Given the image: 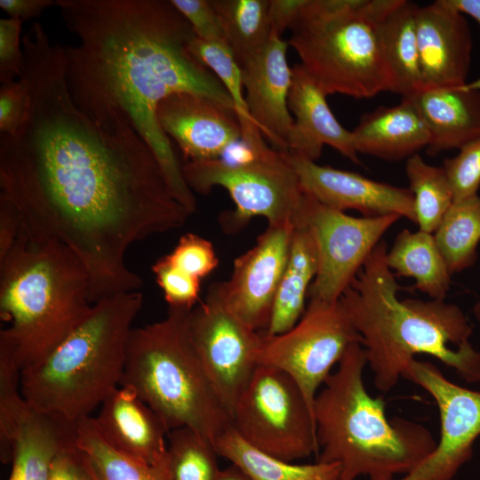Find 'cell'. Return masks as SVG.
<instances>
[{
  "label": "cell",
  "mask_w": 480,
  "mask_h": 480,
  "mask_svg": "<svg viewBox=\"0 0 480 480\" xmlns=\"http://www.w3.org/2000/svg\"><path fill=\"white\" fill-rule=\"evenodd\" d=\"M474 314L477 320L480 322V301H478L474 307Z\"/></svg>",
  "instance_id": "obj_48"
},
{
  "label": "cell",
  "mask_w": 480,
  "mask_h": 480,
  "mask_svg": "<svg viewBox=\"0 0 480 480\" xmlns=\"http://www.w3.org/2000/svg\"><path fill=\"white\" fill-rule=\"evenodd\" d=\"M386 262L395 276L412 277L414 287L432 300L445 299L452 274L434 234L404 228L387 252Z\"/></svg>",
  "instance_id": "obj_27"
},
{
  "label": "cell",
  "mask_w": 480,
  "mask_h": 480,
  "mask_svg": "<svg viewBox=\"0 0 480 480\" xmlns=\"http://www.w3.org/2000/svg\"><path fill=\"white\" fill-rule=\"evenodd\" d=\"M76 423L30 405L16 431L8 480H49L56 457L76 443Z\"/></svg>",
  "instance_id": "obj_24"
},
{
  "label": "cell",
  "mask_w": 480,
  "mask_h": 480,
  "mask_svg": "<svg viewBox=\"0 0 480 480\" xmlns=\"http://www.w3.org/2000/svg\"><path fill=\"white\" fill-rule=\"evenodd\" d=\"M157 121L188 161L220 158L238 140L242 128L235 111L207 96L178 92L158 106Z\"/></svg>",
  "instance_id": "obj_17"
},
{
  "label": "cell",
  "mask_w": 480,
  "mask_h": 480,
  "mask_svg": "<svg viewBox=\"0 0 480 480\" xmlns=\"http://www.w3.org/2000/svg\"><path fill=\"white\" fill-rule=\"evenodd\" d=\"M401 217H353L306 194L302 224L316 244L318 268L308 297L336 302L350 285L386 231Z\"/></svg>",
  "instance_id": "obj_12"
},
{
  "label": "cell",
  "mask_w": 480,
  "mask_h": 480,
  "mask_svg": "<svg viewBox=\"0 0 480 480\" xmlns=\"http://www.w3.org/2000/svg\"><path fill=\"white\" fill-rule=\"evenodd\" d=\"M188 50L218 77L231 97L242 128V141L244 146L251 148L263 141L262 133L247 108L241 68L228 44L225 42L204 41L195 36Z\"/></svg>",
  "instance_id": "obj_32"
},
{
  "label": "cell",
  "mask_w": 480,
  "mask_h": 480,
  "mask_svg": "<svg viewBox=\"0 0 480 480\" xmlns=\"http://www.w3.org/2000/svg\"><path fill=\"white\" fill-rule=\"evenodd\" d=\"M139 291L105 298L44 361L21 371L20 390L34 409L76 424L120 386Z\"/></svg>",
  "instance_id": "obj_6"
},
{
  "label": "cell",
  "mask_w": 480,
  "mask_h": 480,
  "mask_svg": "<svg viewBox=\"0 0 480 480\" xmlns=\"http://www.w3.org/2000/svg\"><path fill=\"white\" fill-rule=\"evenodd\" d=\"M416 30L425 89L466 84L473 46L466 16L437 0L418 6Z\"/></svg>",
  "instance_id": "obj_19"
},
{
  "label": "cell",
  "mask_w": 480,
  "mask_h": 480,
  "mask_svg": "<svg viewBox=\"0 0 480 480\" xmlns=\"http://www.w3.org/2000/svg\"><path fill=\"white\" fill-rule=\"evenodd\" d=\"M28 89L23 79L1 84L0 134L14 135L20 128L28 109Z\"/></svg>",
  "instance_id": "obj_41"
},
{
  "label": "cell",
  "mask_w": 480,
  "mask_h": 480,
  "mask_svg": "<svg viewBox=\"0 0 480 480\" xmlns=\"http://www.w3.org/2000/svg\"><path fill=\"white\" fill-rule=\"evenodd\" d=\"M447 4L463 15L473 18L480 27V0H446ZM467 85L480 92V76Z\"/></svg>",
  "instance_id": "obj_46"
},
{
  "label": "cell",
  "mask_w": 480,
  "mask_h": 480,
  "mask_svg": "<svg viewBox=\"0 0 480 480\" xmlns=\"http://www.w3.org/2000/svg\"><path fill=\"white\" fill-rule=\"evenodd\" d=\"M49 480H95L82 461L76 445L63 450L56 457Z\"/></svg>",
  "instance_id": "obj_42"
},
{
  "label": "cell",
  "mask_w": 480,
  "mask_h": 480,
  "mask_svg": "<svg viewBox=\"0 0 480 480\" xmlns=\"http://www.w3.org/2000/svg\"><path fill=\"white\" fill-rule=\"evenodd\" d=\"M294 228L268 224L254 246L235 260L229 279L212 285L226 307L256 332L268 326Z\"/></svg>",
  "instance_id": "obj_15"
},
{
  "label": "cell",
  "mask_w": 480,
  "mask_h": 480,
  "mask_svg": "<svg viewBox=\"0 0 480 480\" xmlns=\"http://www.w3.org/2000/svg\"><path fill=\"white\" fill-rule=\"evenodd\" d=\"M76 445L95 480H172L168 454L156 465L131 459L105 441L92 416L76 423Z\"/></svg>",
  "instance_id": "obj_28"
},
{
  "label": "cell",
  "mask_w": 480,
  "mask_h": 480,
  "mask_svg": "<svg viewBox=\"0 0 480 480\" xmlns=\"http://www.w3.org/2000/svg\"><path fill=\"white\" fill-rule=\"evenodd\" d=\"M239 161L223 158L188 161L182 165L188 186L200 194L225 188L235 203L233 226L261 216L269 225L302 224L306 193L284 152L267 144L248 150Z\"/></svg>",
  "instance_id": "obj_9"
},
{
  "label": "cell",
  "mask_w": 480,
  "mask_h": 480,
  "mask_svg": "<svg viewBox=\"0 0 480 480\" xmlns=\"http://www.w3.org/2000/svg\"><path fill=\"white\" fill-rule=\"evenodd\" d=\"M89 273L66 245L20 234L0 260V345L20 371L44 361L91 313Z\"/></svg>",
  "instance_id": "obj_5"
},
{
  "label": "cell",
  "mask_w": 480,
  "mask_h": 480,
  "mask_svg": "<svg viewBox=\"0 0 480 480\" xmlns=\"http://www.w3.org/2000/svg\"><path fill=\"white\" fill-rule=\"evenodd\" d=\"M167 454L172 480H216L220 468L215 446L190 428L169 431Z\"/></svg>",
  "instance_id": "obj_34"
},
{
  "label": "cell",
  "mask_w": 480,
  "mask_h": 480,
  "mask_svg": "<svg viewBox=\"0 0 480 480\" xmlns=\"http://www.w3.org/2000/svg\"><path fill=\"white\" fill-rule=\"evenodd\" d=\"M21 371L9 350L0 346V458L11 462L16 431L29 404L20 390Z\"/></svg>",
  "instance_id": "obj_35"
},
{
  "label": "cell",
  "mask_w": 480,
  "mask_h": 480,
  "mask_svg": "<svg viewBox=\"0 0 480 480\" xmlns=\"http://www.w3.org/2000/svg\"><path fill=\"white\" fill-rule=\"evenodd\" d=\"M406 98L413 102L428 126V155L460 149L480 139V92L467 84L428 88Z\"/></svg>",
  "instance_id": "obj_22"
},
{
  "label": "cell",
  "mask_w": 480,
  "mask_h": 480,
  "mask_svg": "<svg viewBox=\"0 0 480 480\" xmlns=\"http://www.w3.org/2000/svg\"><path fill=\"white\" fill-rule=\"evenodd\" d=\"M361 343L340 300L310 299L297 324L276 335L262 333L258 364L278 368L300 388L312 412L319 387L332 373L348 347Z\"/></svg>",
  "instance_id": "obj_11"
},
{
  "label": "cell",
  "mask_w": 480,
  "mask_h": 480,
  "mask_svg": "<svg viewBox=\"0 0 480 480\" xmlns=\"http://www.w3.org/2000/svg\"><path fill=\"white\" fill-rule=\"evenodd\" d=\"M171 1L188 21L197 38L204 41L225 42L220 19L211 0Z\"/></svg>",
  "instance_id": "obj_40"
},
{
  "label": "cell",
  "mask_w": 480,
  "mask_h": 480,
  "mask_svg": "<svg viewBox=\"0 0 480 480\" xmlns=\"http://www.w3.org/2000/svg\"><path fill=\"white\" fill-rule=\"evenodd\" d=\"M357 154L399 161L418 154L429 144L428 126L413 102L406 97L393 107H379L364 114L351 131Z\"/></svg>",
  "instance_id": "obj_23"
},
{
  "label": "cell",
  "mask_w": 480,
  "mask_h": 480,
  "mask_svg": "<svg viewBox=\"0 0 480 480\" xmlns=\"http://www.w3.org/2000/svg\"><path fill=\"white\" fill-rule=\"evenodd\" d=\"M317 268V249L309 228L305 224L295 227L270 321L263 333L280 334L297 324L306 310V298Z\"/></svg>",
  "instance_id": "obj_25"
},
{
  "label": "cell",
  "mask_w": 480,
  "mask_h": 480,
  "mask_svg": "<svg viewBox=\"0 0 480 480\" xmlns=\"http://www.w3.org/2000/svg\"><path fill=\"white\" fill-rule=\"evenodd\" d=\"M22 47L28 109L14 135L0 134V198L16 210L22 232L59 242L81 260L93 304L139 291L129 248L182 227L191 213L136 132L106 131L77 108L62 46L40 22Z\"/></svg>",
  "instance_id": "obj_1"
},
{
  "label": "cell",
  "mask_w": 480,
  "mask_h": 480,
  "mask_svg": "<svg viewBox=\"0 0 480 480\" xmlns=\"http://www.w3.org/2000/svg\"><path fill=\"white\" fill-rule=\"evenodd\" d=\"M191 310L168 308L160 321L132 328L120 386L132 388L169 431L190 428L215 446L232 416L194 343Z\"/></svg>",
  "instance_id": "obj_7"
},
{
  "label": "cell",
  "mask_w": 480,
  "mask_h": 480,
  "mask_svg": "<svg viewBox=\"0 0 480 480\" xmlns=\"http://www.w3.org/2000/svg\"><path fill=\"white\" fill-rule=\"evenodd\" d=\"M211 4L239 66L267 44L272 35L269 0H211Z\"/></svg>",
  "instance_id": "obj_30"
},
{
  "label": "cell",
  "mask_w": 480,
  "mask_h": 480,
  "mask_svg": "<svg viewBox=\"0 0 480 480\" xmlns=\"http://www.w3.org/2000/svg\"><path fill=\"white\" fill-rule=\"evenodd\" d=\"M307 0H269L268 17L271 33L282 36L292 28Z\"/></svg>",
  "instance_id": "obj_43"
},
{
  "label": "cell",
  "mask_w": 480,
  "mask_h": 480,
  "mask_svg": "<svg viewBox=\"0 0 480 480\" xmlns=\"http://www.w3.org/2000/svg\"><path fill=\"white\" fill-rule=\"evenodd\" d=\"M94 420L105 441L127 457L148 465L167 458L169 430L132 388H116L100 405Z\"/></svg>",
  "instance_id": "obj_20"
},
{
  "label": "cell",
  "mask_w": 480,
  "mask_h": 480,
  "mask_svg": "<svg viewBox=\"0 0 480 480\" xmlns=\"http://www.w3.org/2000/svg\"><path fill=\"white\" fill-rule=\"evenodd\" d=\"M366 352L351 344L316 394L313 415L318 452L316 461L339 463L340 480H393L406 475L436 446L430 431L412 420H388L386 404L365 388Z\"/></svg>",
  "instance_id": "obj_4"
},
{
  "label": "cell",
  "mask_w": 480,
  "mask_h": 480,
  "mask_svg": "<svg viewBox=\"0 0 480 480\" xmlns=\"http://www.w3.org/2000/svg\"><path fill=\"white\" fill-rule=\"evenodd\" d=\"M392 0H307L287 41L328 96L368 99L392 91L380 36Z\"/></svg>",
  "instance_id": "obj_8"
},
{
  "label": "cell",
  "mask_w": 480,
  "mask_h": 480,
  "mask_svg": "<svg viewBox=\"0 0 480 480\" xmlns=\"http://www.w3.org/2000/svg\"><path fill=\"white\" fill-rule=\"evenodd\" d=\"M232 421L245 443L279 460L294 462L318 452L313 412L296 381L278 368L256 367Z\"/></svg>",
  "instance_id": "obj_10"
},
{
  "label": "cell",
  "mask_w": 480,
  "mask_h": 480,
  "mask_svg": "<svg viewBox=\"0 0 480 480\" xmlns=\"http://www.w3.org/2000/svg\"><path fill=\"white\" fill-rule=\"evenodd\" d=\"M403 378L420 386L436 403L440 438L429 456L398 480H452L473 455L480 436V391L457 385L433 364L412 359Z\"/></svg>",
  "instance_id": "obj_14"
},
{
  "label": "cell",
  "mask_w": 480,
  "mask_h": 480,
  "mask_svg": "<svg viewBox=\"0 0 480 480\" xmlns=\"http://www.w3.org/2000/svg\"><path fill=\"white\" fill-rule=\"evenodd\" d=\"M380 241L340 301L361 337L375 387L388 392L416 355L436 357L468 383L480 381V351L461 308L444 300H400L395 274Z\"/></svg>",
  "instance_id": "obj_3"
},
{
  "label": "cell",
  "mask_w": 480,
  "mask_h": 480,
  "mask_svg": "<svg viewBox=\"0 0 480 480\" xmlns=\"http://www.w3.org/2000/svg\"><path fill=\"white\" fill-rule=\"evenodd\" d=\"M219 456L246 472L252 480H340L339 463L296 464L268 455L245 443L232 428L215 443Z\"/></svg>",
  "instance_id": "obj_29"
},
{
  "label": "cell",
  "mask_w": 480,
  "mask_h": 480,
  "mask_svg": "<svg viewBox=\"0 0 480 480\" xmlns=\"http://www.w3.org/2000/svg\"><path fill=\"white\" fill-rule=\"evenodd\" d=\"M434 236L452 275L470 268L480 242V196L454 201Z\"/></svg>",
  "instance_id": "obj_31"
},
{
  "label": "cell",
  "mask_w": 480,
  "mask_h": 480,
  "mask_svg": "<svg viewBox=\"0 0 480 480\" xmlns=\"http://www.w3.org/2000/svg\"><path fill=\"white\" fill-rule=\"evenodd\" d=\"M164 257L183 274L199 280L219 264L212 242L194 233L183 235L174 249Z\"/></svg>",
  "instance_id": "obj_36"
},
{
  "label": "cell",
  "mask_w": 480,
  "mask_h": 480,
  "mask_svg": "<svg viewBox=\"0 0 480 480\" xmlns=\"http://www.w3.org/2000/svg\"><path fill=\"white\" fill-rule=\"evenodd\" d=\"M56 5L53 0H0V7L9 18L22 21L39 16L45 9Z\"/></svg>",
  "instance_id": "obj_45"
},
{
  "label": "cell",
  "mask_w": 480,
  "mask_h": 480,
  "mask_svg": "<svg viewBox=\"0 0 480 480\" xmlns=\"http://www.w3.org/2000/svg\"><path fill=\"white\" fill-rule=\"evenodd\" d=\"M216 480H252L241 468L235 464L220 469Z\"/></svg>",
  "instance_id": "obj_47"
},
{
  "label": "cell",
  "mask_w": 480,
  "mask_h": 480,
  "mask_svg": "<svg viewBox=\"0 0 480 480\" xmlns=\"http://www.w3.org/2000/svg\"><path fill=\"white\" fill-rule=\"evenodd\" d=\"M288 107L294 124L288 140V151L316 161L324 145L359 163L352 132L345 129L330 109L327 95L300 64L292 68Z\"/></svg>",
  "instance_id": "obj_21"
},
{
  "label": "cell",
  "mask_w": 480,
  "mask_h": 480,
  "mask_svg": "<svg viewBox=\"0 0 480 480\" xmlns=\"http://www.w3.org/2000/svg\"><path fill=\"white\" fill-rule=\"evenodd\" d=\"M169 308L193 309L199 299L201 280L183 274L163 256L151 267Z\"/></svg>",
  "instance_id": "obj_38"
},
{
  "label": "cell",
  "mask_w": 480,
  "mask_h": 480,
  "mask_svg": "<svg viewBox=\"0 0 480 480\" xmlns=\"http://www.w3.org/2000/svg\"><path fill=\"white\" fill-rule=\"evenodd\" d=\"M405 173L413 195L416 224L420 230L434 234L453 203L444 170L415 154L407 159Z\"/></svg>",
  "instance_id": "obj_33"
},
{
  "label": "cell",
  "mask_w": 480,
  "mask_h": 480,
  "mask_svg": "<svg viewBox=\"0 0 480 480\" xmlns=\"http://www.w3.org/2000/svg\"><path fill=\"white\" fill-rule=\"evenodd\" d=\"M284 154L304 192L322 204L340 212L354 209L364 217L396 214L416 223L413 195L409 188L321 165L291 152Z\"/></svg>",
  "instance_id": "obj_16"
},
{
  "label": "cell",
  "mask_w": 480,
  "mask_h": 480,
  "mask_svg": "<svg viewBox=\"0 0 480 480\" xmlns=\"http://www.w3.org/2000/svg\"><path fill=\"white\" fill-rule=\"evenodd\" d=\"M22 20L12 18L0 20V83L18 80L25 67L22 47Z\"/></svg>",
  "instance_id": "obj_39"
},
{
  "label": "cell",
  "mask_w": 480,
  "mask_h": 480,
  "mask_svg": "<svg viewBox=\"0 0 480 480\" xmlns=\"http://www.w3.org/2000/svg\"><path fill=\"white\" fill-rule=\"evenodd\" d=\"M288 42L272 34L267 44L241 66L248 111L276 150L288 151L294 120L288 107L292 69Z\"/></svg>",
  "instance_id": "obj_18"
},
{
  "label": "cell",
  "mask_w": 480,
  "mask_h": 480,
  "mask_svg": "<svg viewBox=\"0 0 480 480\" xmlns=\"http://www.w3.org/2000/svg\"><path fill=\"white\" fill-rule=\"evenodd\" d=\"M443 168L453 202L476 195L480 187V139L460 148L455 156L445 159Z\"/></svg>",
  "instance_id": "obj_37"
},
{
  "label": "cell",
  "mask_w": 480,
  "mask_h": 480,
  "mask_svg": "<svg viewBox=\"0 0 480 480\" xmlns=\"http://www.w3.org/2000/svg\"><path fill=\"white\" fill-rule=\"evenodd\" d=\"M20 220L14 207L0 198V260L11 250L20 230Z\"/></svg>",
  "instance_id": "obj_44"
},
{
  "label": "cell",
  "mask_w": 480,
  "mask_h": 480,
  "mask_svg": "<svg viewBox=\"0 0 480 480\" xmlns=\"http://www.w3.org/2000/svg\"><path fill=\"white\" fill-rule=\"evenodd\" d=\"M189 329L206 371L229 413L256 367L262 334L249 327L222 302L212 286L193 308Z\"/></svg>",
  "instance_id": "obj_13"
},
{
  "label": "cell",
  "mask_w": 480,
  "mask_h": 480,
  "mask_svg": "<svg viewBox=\"0 0 480 480\" xmlns=\"http://www.w3.org/2000/svg\"><path fill=\"white\" fill-rule=\"evenodd\" d=\"M419 5L406 0H392L380 22L383 53L392 91L403 97L425 89L416 30Z\"/></svg>",
  "instance_id": "obj_26"
},
{
  "label": "cell",
  "mask_w": 480,
  "mask_h": 480,
  "mask_svg": "<svg viewBox=\"0 0 480 480\" xmlns=\"http://www.w3.org/2000/svg\"><path fill=\"white\" fill-rule=\"evenodd\" d=\"M56 6L77 39L62 46L75 104L106 131L136 132L173 196L193 214L196 198L158 124V106L190 92L235 108L218 77L189 52L190 24L171 0H56Z\"/></svg>",
  "instance_id": "obj_2"
}]
</instances>
